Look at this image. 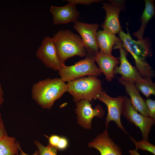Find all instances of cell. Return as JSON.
Instances as JSON below:
<instances>
[{
	"label": "cell",
	"mask_w": 155,
	"mask_h": 155,
	"mask_svg": "<svg viewBox=\"0 0 155 155\" xmlns=\"http://www.w3.org/2000/svg\"><path fill=\"white\" fill-rule=\"evenodd\" d=\"M123 47L134 58L135 67L143 78H152L154 71L149 64L147 59L152 55V52L147 39L135 40L130 36L128 30L126 33L122 30L119 33Z\"/></svg>",
	"instance_id": "6da1fadb"
},
{
	"label": "cell",
	"mask_w": 155,
	"mask_h": 155,
	"mask_svg": "<svg viewBox=\"0 0 155 155\" xmlns=\"http://www.w3.org/2000/svg\"><path fill=\"white\" fill-rule=\"evenodd\" d=\"M67 92V86L61 78H48L33 85L32 97L42 108L50 109L55 101Z\"/></svg>",
	"instance_id": "7a4b0ae2"
},
{
	"label": "cell",
	"mask_w": 155,
	"mask_h": 155,
	"mask_svg": "<svg viewBox=\"0 0 155 155\" xmlns=\"http://www.w3.org/2000/svg\"><path fill=\"white\" fill-rule=\"evenodd\" d=\"M52 38L58 57L63 65H65L67 59L74 56L83 57L86 55V51L80 36L69 30H59Z\"/></svg>",
	"instance_id": "3957f363"
},
{
	"label": "cell",
	"mask_w": 155,
	"mask_h": 155,
	"mask_svg": "<svg viewBox=\"0 0 155 155\" xmlns=\"http://www.w3.org/2000/svg\"><path fill=\"white\" fill-rule=\"evenodd\" d=\"M67 92L76 102L81 100L91 102L97 99L102 91L101 80L98 77L89 75L78 78L68 82Z\"/></svg>",
	"instance_id": "277c9868"
},
{
	"label": "cell",
	"mask_w": 155,
	"mask_h": 155,
	"mask_svg": "<svg viewBox=\"0 0 155 155\" xmlns=\"http://www.w3.org/2000/svg\"><path fill=\"white\" fill-rule=\"evenodd\" d=\"M95 57L87 54L83 59L70 66L64 65L59 71L61 78L65 82L86 75L98 77L102 73L95 63Z\"/></svg>",
	"instance_id": "5b68a950"
},
{
	"label": "cell",
	"mask_w": 155,
	"mask_h": 155,
	"mask_svg": "<svg viewBox=\"0 0 155 155\" xmlns=\"http://www.w3.org/2000/svg\"><path fill=\"white\" fill-rule=\"evenodd\" d=\"M122 114L131 123L138 127L142 132V140H148L152 127L155 124V119L138 113L132 105L129 98L125 96Z\"/></svg>",
	"instance_id": "8992f818"
},
{
	"label": "cell",
	"mask_w": 155,
	"mask_h": 155,
	"mask_svg": "<svg viewBox=\"0 0 155 155\" xmlns=\"http://www.w3.org/2000/svg\"><path fill=\"white\" fill-rule=\"evenodd\" d=\"M124 98V96H122L111 97L105 91L103 90L98 96L97 99L104 102L107 107L108 113L105 123L106 129H107L109 122L113 121L115 122L118 128L128 135L121 120Z\"/></svg>",
	"instance_id": "52a82bcc"
},
{
	"label": "cell",
	"mask_w": 155,
	"mask_h": 155,
	"mask_svg": "<svg viewBox=\"0 0 155 155\" xmlns=\"http://www.w3.org/2000/svg\"><path fill=\"white\" fill-rule=\"evenodd\" d=\"M73 27L80 35L87 54L95 57L99 52L96 38L99 25L96 23L88 24L77 21L74 23Z\"/></svg>",
	"instance_id": "ba28073f"
},
{
	"label": "cell",
	"mask_w": 155,
	"mask_h": 155,
	"mask_svg": "<svg viewBox=\"0 0 155 155\" xmlns=\"http://www.w3.org/2000/svg\"><path fill=\"white\" fill-rule=\"evenodd\" d=\"M36 56L45 66L54 70L59 71L64 65L59 59L53 40L50 37L44 38Z\"/></svg>",
	"instance_id": "9c48e42d"
},
{
	"label": "cell",
	"mask_w": 155,
	"mask_h": 155,
	"mask_svg": "<svg viewBox=\"0 0 155 155\" xmlns=\"http://www.w3.org/2000/svg\"><path fill=\"white\" fill-rule=\"evenodd\" d=\"M116 48L119 49L120 56L118 58L120 63L119 66L117 65L114 70L115 75L119 74L121 75L120 78L125 81L135 83L143 80L135 67H133L128 60L127 55V52L123 49L121 41L120 38L116 44Z\"/></svg>",
	"instance_id": "30bf717a"
},
{
	"label": "cell",
	"mask_w": 155,
	"mask_h": 155,
	"mask_svg": "<svg viewBox=\"0 0 155 155\" xmlns=\"http://www.w3.org/2000/svg\"><path fill=\"white\" fill-rule=\"evenodd\" d=\"M91 102L85 100H81L76 102L75 111L77 115L78 123L87 129L91 128L92 120L94 117L102 118L105 113L104 109L100 105H97L93 108Z\"/></svg>",
	"instance_id": "8fae6325"
},
{
	"label": "cell",
	"mask_w": 155,
	"mask_h": 155,
	"mask_svg": "<svg viewBox=\"0 0 155 155\" xmlns=\"http://www.w3.org/2000/svg\"><path fill=\"white\" fill-rule=\"evenodd\" d=\"M88 146L97 150L101 155H123L120 147L110 137L107 129L97 135Z\"/></svg>",
	"instance_id": "7c38bea8"
},
{
	"label": "cell",
	"mask_w": 155,
	"mask_h": 155,
	"mask_svg": "<svg viewBox=\"0 0 155 155\" xmlns=\"http://www.w3.org/2000/svg\"><path fill=\"white\" fill-rule=\"evenodd\" d=\"M102 8L105 11L106 16L101 27L103 30L115 34L121 29L119 16L122 8L112 3L103 2Z\"/></svg>",
	"instance_id": "4fadbf2b"
},
{
	"label": "cell",
	"mask_w": 155,
	"mask_h": 155,
	"mask_svg": "<svg viewBox=\"0 0 155 155\" xmlns=\"http://www.w3.org/2000/svg\"><path fill=\"white\" fill-rule=\"evenodd\" d=\"M50 11L53 16V22L55 25L75 23L80 15L75 5L70 3L61 7L52 6Z\"/></svg>",
	"instance_id": "5bb4252c"
},
{
	"label": "cell",
	"mask_w": 155,
	"mask_h": 155,
	"mask_svg": "<svg viewBox=\"0 0 155 155\" xmlns=\"http://www.w3.org/2000/svg\"><path fill=\"white\" fill-rule=\"evenodd\" d=\"M118 80L125 87L126 93L129 96L131 104L134 108L142 115L149 116L145 100L141 96L135 84L125 81L119 77Z\"/></svg>",
	"instance_id": "9a60e30c"
},
{
	"label": "cell",
	"mask_w": 155,
	"mask_h": 155,
	"mask_svg": "<svg viewBox=\"0 0 155 155\" xmlns=\"http://www.w3.org/2000/svg\"><path fill=\"white\" fill-rule=\"evenodd\" d=\"M94 59L100 71L104 73L107 81L111 82L115 78L114 68L120 63L118 58L111 54L104 55L99 51Z\"/></svg>",
	"instance_id": "2e32d148"
},
{
	"label": "cell",
	"mask_w": 155,
	"mask_h": 155,
	"mask_svg": "<svg viewBox=\"0 0 155 155\" xmlns=\"http://www.w3.org/2000/svg\"><path fill=\"white\" fill-rule=\"evenodd\" d=\"M96 38L100 50L99 52L102 54L107 55L111 54L113 47L119 38L115 34L100 30L97 32Z\"/></svg>",
	"instance_id": "e0dca14e"
},
{
	"label": "cell",
	"mask_w": 155,
	"mask_h": 155,
	"mask_svg": "<svg viewBox=\"0 0 155 155\" xmlns=\"http://www.w3.org/2000/svg\"><path fill=\"white\" fill-rule=\"evenodd\" d=\"M145 8L142 13L141 19V24L139 29L134 32L133 35L138 40L143 39V35L146 27L150 20L155 14V6L154 1L152 0H145Z\"/></svg>",
	"instance_id": "ac0fdd59"
},
{
	"label": "cell",
	"mask_w": 155,
	"mask_h": 155,
	"mask_svg": "<svg viewBox=\"0 0 155 155\" xmlns=\"http://www.w3.org/2000/svg\"><path fill=\"white\" fill-rule=\"evenodd\" d=\"M18 143L15 137L7 135L0 140V152L5 155H16L18 152Z\"/></svg>",
	"instance_id": "d6986e66"
},
{
	"label": "cell",
	"mask_w": 155,
	"mask_h": 155,
	"mask_svg": "<svg viewBox=\"0 0 155 155\" xmlns=\"http://www.w3.org/2000/svg\"><path fill=\"white\" fill-rule=\"evenodd\" d=\"M152 79L150 78H144L143 81L134 83L138 90L147 98L151 95H155V84Z\"/></svg>",
	"instance_id": "ffe728a7"
},
{
	"label": "cell",
	"mask_w": 155,
	"mask_h": 155,
	"mask_svg": "<svg viewBox=\"0 0 155 155\" xmlns=\"http://www.w3.org/2000/svg\"><path fill=\"white\" fill-rule=\"evenodd\" d=\"M129 136L134 143L136 149L138 150L140 149L144 151H147L155 155V146L151 144L148 140H142L141 141H137L133 137Z\"/></svg>",
	"instance_id": "44dd1931"
},
{
	"label": "cell",
	"mask_w": 155,
	"mask_h": 155,
	"mask_svg": "<svg viewBox=\"0 0 155 155\" xmlns=\"http://www.w3.org/2000/svg\"><path fill=\"white\" fill-rule=\"evenodd\" d=\"M34 143L38 149L39 155H57L56 148L49 144L45 146L38 141H34Z\"/></svg>",
	"instance_id": "7402d4cb"
},
{
	"label": "cell",
	"mask_w": 155,
	"mask_h": 155,
	"mask_svg": "<svg viewBox=\"0 0 155 155\" xmlns=\"http://www.w3.org/2000/svg\"><path fill=\"white\" fill-rule=\"evenodd\" d=\"M149 117L155 119V100L150 98L145 100Z\"/></svg>",
	"instance_id": "603a6c76"
},
{
	"label": "cell",
	"mask_w": 155,
	"mask_h": 155,
	"mask_svg": "<svg viewBox=\"0 0 155 155\" xmlns=\"http://www.w3.org/2000/svg\"><path fill=\"white\" fill-rule=\"evenodd\" d=\"M68 3L76 5L77 4L89 5L94 3H98L102 0H65Z\"/></svg>",
	"instance_id": "cb8c5ba5"
},
{
	"label": "cell",
	"mask_w": 155,
	"mask_h": 155,
	"mask_svg": "<svg viewBox=\"0 0 155 155\" xmlns=\"http://www.w3.org/2000/svg\"><path fill=\"white\" fill-rule=\"evenodd\" d=\"M68 145V142L67 139L64 137H60L57 148L58 150H63L67 148Z\"/></svg>",
	"instance_id": "d4e9b609"
},
{
	"label": "cell",
	"mask_w": 155,
	"mask_h": 155,
	"mask_svg": "<svg viewBox=\"0 0 155 155\" xmlns=\"http://www.w3.org/2000/svg\"><path fill=\"white\" fill-rule=\"evenodd\" d=\"M46 137L49 138V145L55 147L57 148V147L58 144L60 137L57 135H52L50 137Z\"/></svg>",
	"instance_id": "484cf974"
},
{
	"label": "cell",
	"mask_w": 155,
	"mask_h": 155,
	"mask_svg": "<svg viewBox=\"0 0 155 155\" xmlns=\"http://www.w3.org/2000/svg\"><path fill=\"white\" fill-rule=\"evenodd\" d=\"M8 135L5 127L1 114L0 113V140Z\"/></svg>",
	"instance_id": "4316f807"
},
{
	"label": "cell",
	"mask_w": 155,
	"mask_h": 155,
	"mask_svg": "<svg viewBox=\"0 0 155 155\" xmlns=\"http://www.w3.org/2000/svg\"><path fill=\"white\" fill-rule=\"evenodd\" d=\"M3 91L0 82V108L4 102Z\"/></svg>",
	"instance_id": "83f0119b"
},
{
	"label": "cell",
	"mask_w": 155,
	"mask_h": 155,
	"mask_svg": "<svg viewBox=\"0 0 155 155\" xmlns=\"http://www.w3.org/2000/svg\"><path fill=\"white\" fill-rule=\"evenodd\" d=\"M18 148L19 149V150L20 151V154L21 155H39V152L38 150H37L32 155H29V154H26L21 149L20 146V145L19 143H18Z\"/></svg>",
	"instance_id": "f1b7e54d"
},
{
	"label": "cell",
	"mask_w": 155,
	"mask_h": 155,
	"mask_svg": "<svg viewBox=\"0 0 155 155\" xmlns=\"http://www.w3.org/2000/svg\"><path fill=\"white\" fill-rule=\"evenodd\" d=\"M129 152L131 155H140L138 153L137 150L136 149H130Z\"/></svg>",
	"instance_id": "f546056e"
},
{
	"label": "cell",
	"mask_w": 155,
	"mask_h": 155,
	"mask_svg": "<svg viewBox=\"0 0 155 155\" xmlns=\"http://www.w3.org/2000/svg\"><path fill=\"white\" fill-rule=\"evenodd\" d=\"M0 155H5L2 153L1 152H0Z\"/></svg>",
	"instance_id": "4dcf8cb0"
},
{
	"label": "cell",
	"mask_w": 155,
	"mask_h": 155,
	"mask_svg": "<svg viewBox=\"0 0 155 155\" xmlns=\"http://www.w3.org/2000/svg\"><path fill=\"white\" fill-rule=\"evenodd\" d=\"M16 155H18V154H16Z\"/></svg>",
	"instance_id": "1f68e13d"
}]
</instances>
